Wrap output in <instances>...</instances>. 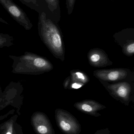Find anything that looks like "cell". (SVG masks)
Masks as SVG:
<instances>
[{
  "instance_id": "6da1fadb",
  "label": "cell",
  "mask_w": 134,
  "mask_h": 134,
  "mask_svg": "<svg viewBox=\"0 0 134 134\" xmlns=\"http://www.w3.org/2000/svg\"><path fill=\"white\" fill-rule=\"evenodd\" d=\"M38 30L41 40L52 54L56 58L64 61V44L57 23L47 17L45 13H39Z\"/></svg>"
},
{
  "instance_id": "7a4b0ae2",
  "label": "cell",
  "mask_w": 134,
  "mask_h": 134,
  "mask_svg": "<svg viewBox=\"0 0 134 134\" xmlns=\"http://www.w3.org/2000/svg\"><path fill=\"white\" fill-rule=\"evenodd\" d=\"M12 60V73L23 75H38L53 70L52 63L45 57L26 52L20 56L9 55Z\"/></svg>"
},
{
  "instance_id": "3957f363",
  "label": "cell",
  "mask_w": 134,
  "mask_h": 134,
  "mask_svg": "<svg viewBox=\"0 0 134 134\" xmlns=\"http://www.w3.org/2000/svg\"><path fill=\"white\" fill-rule=\"evenodd\" d=\"M23 90L20 82H10L0 97V111L11 105L16 109L17 114L20 115V111L23 102Z\"/></svg>"
},
{
  "instance_id": "277c9868",
  "label": "cell",
  "mask_w": 134,
  "mask_h": 134,
  "mask_svg": "<svg viewBox=\"0 0 134 134\" xmlns=\"http://www.w3.org/2000/svg\"><path fill=\"white\" fill-rule=\"evenodd\" d=\"M55 120L57 127L65 134H79L81 126L78 120L69 112L61 109L55 111Z\"/></svg>"
},
{
  "instance_id": "5b68a950",
  "label": "cell",
  "mask_w": 134,
  "mask_h": 134,
  "mask_svg": "<svg viewBox=\"0 0 134 134\" xmlns=\"http://www.w3.org/2000/svg\"><path fill=\"white\" fill-rule=\"evenodd\" d=\"M113 98L128 106L132 100V88L130 84L126 82L110 83L108 82L99 80Z\"/></svg>"
},
{
  "instance_id": "8992f818",
  "label": "cell",
  "mask_w": 134,
  "mask_h": 134,
  "mask_svg": "<svg viewBox=\"0 0 134 134\" xmlns=\"http://www.w3.org/2000/svg\"><path fill=\"white\" fill-rule=\"evenodd\" d=\"M0 4L13 19L26 30L32 28L33 24L25 12L12 0H0Z\"/></svg>"
},
{
  "instance_id": "52a82bcc",
  "label": "cell",
  "mask_w": 134,
  "mask_h": 134,
  "mask_svg": "<svg viewBox=\"0 0 134 134\" xmlns=\"http://www.w3.org/2000/svg\"><path fill=\"white\" fill-rule=\"evenodd\" d=\"M31 121L33 129L37 134H55L50 120L43 113H34L31 116Z\"/></svg>"
},
{
  "instance_id": "ba28073f",
  "label": "cell",
  "mask_w": 134,
  "mask_h": 134,
  "mask_svg": "<svg viewBox=\"0 0 134 134\" xmlns=\"http://www.w3.org/2000/svg\"><path fill=\"white\" fill-rule=\"evenodd\" d=\"M130 70L126 68H114L97 70L93 75L99 80L105 82H115L123 80L128 77Z\"/></svg>"
},
{
  "instance_id": "9c48e42d",
  "label": "cell",
  "mask_w": 134,
  "mask_h": 134,
  "mask_svg": "<svg viewBox=\"0 0 134 134\" xmlns=\"http://www.w3.org/2000/svg\"><path fill=\"white\" fill-rule=\"evenodd\" d=\"M87 59L90 65L96 68H103L113 64L105 52L98 48L90 49L87 54Z\"/></svg>"
},
{
  "instance_id": "30bf717a",
  "label": "cell",
  "mask_w": 134,
  "mask_h": 134,
  "mask_svg": "<svg viewBox=\"0 0 134 134\" xmlns=\"http://www.w3.org/2000/svg\"><path fill=\"white\" fill-rule=\"evenodd\" d=\"M74 106L77 110L83 113L96 117L101 115L98 111L106 108L105 105L92 100H83L76 102Z\"/></svg>"
},
{
  "instance_id": "8fae6325",
  "label": "cell",
  "mask_w": 134,
  "mask_h": 134,
  "mask_svg": "<svg viewBox=\"0 0 134 134\" xmlns=\"http://www.w3.org/2000/svg\"><path fill=\"white\" fill-rule=\"evenodd\" d=\"M22 4L38 13L44 12L51 19V16L44 0H19Z\"/></svg>"
},
{
  "instance_id": "7c38bea8",
  "label": "cell",
  "mask_w": 134,
  "mask_h": 134,
  "mask_svg": "<svg viewBox=\"0 0 134 134\" xmlns=\"http://www.w3.org/2000/svg\"><path fill=\"white\" fill-rule=\"evenodd\" d=\"M18 117L17 115H15L0 124V134H17L20 126L17 122Z\"/></svg>"
},
{
  "instance_id": "4fadbf2b",
  "label": "cell",
  "mask_w": 134,
  "mask_h": 134,
  "mask_svg": "<svg viewBox=\"0 0 134 134\" xmlns=\"http://www.w3.org/2000/svg\"><path fill=\"white\" fill-rule=\"evenodd\" d=\"M51 16V19L58 23L60 19V8L59 0H44Z\"/></svg>"
},
{
  "instance_id": "5bb4252c",
  "label": "cell",
  "mask_w": 134,
  "mask_h": 134,
  "mask_svg": "<svg viewBox=\"0 0 134 134\" xmlns=\"http://www.w3.org/2000/svg\"><path fill=\"white\" fill-rule=\"evenodd\" d=\"M71 81L86 84L90 81L89 76L79 69H74L70 71Z\"/></svg>"
},
{
  "instance_id": "9a60e30c",
  "label": "cell",
  "mask_w": 134,
  "mask_h": 134,
  "mask_svg": "<svg viewBox=\"0 0 134 134\" xmlns=\"http://www.w3.org/2000/svg\"><path fill=\"white\" fill-rule=\"evenodd\" d=\"M13 37L9 35L0 33V48L13 45Z\"/></svg>"
},
{
  "instance_id": "2e32d148",
  "label": "cell",
  "mask_w": 134,
  "mask_h": 134,
  "mask_svg": "<svg viewBox=\"0 0 134 134\" xmlns=\"http://www.w3.org/2000/svg\"><path fill=\"white\" fill-rule=\"evenodd\" d=\"M122 48V51L124 54H130L134 51V39H128L119 44Z\"/></svg>"
},
{
  "instance_id": "e0dca14e",
  "label": "cell",
  "mask_w": 134,
  "mask_h": 134,
  "mask_svg": "<svg viewBox=\"0 0 134 134\" xmlns=\"http://www.w3.org/2000/svg\"><path fill=\"white\" fill-rule=\"evenodd\" d=\"M75 2L76 0H66V7L68 15H71L73 12Z\"/></svg>"
},
{
  "instance_id": "ac0fdd59",
  "label": "cell",
  "mask_w": 134,
  "mask_h": 134,
  "mask_svg": "<svg viewBox=\"0 0 134 134\" xmlns=\"http://www.w3.org/2000/svg\"><path fill=\"white\" fill-rule=\"evenodd\" d=\"M84 83H79L78 82H72L71 81L70 85L68 87V89L69 90H78L80 89L85 86Z\"/></svg>"
},
{
  "instance_id": "d6986e66",
  "label": "cell",
  "mask_w": 134,
  "mask_h": 134,
  "mask_svg": "<svg viewBox=\"0 0 134 134\" xmlns=\"http://www.w3.org/2000/svg\"><path fill=\"white\" fill-rule=\"evenodd\" d=\"M111 132L109 128L101 129L97 131L94 134H110Z\"/></svg>"
},
{
  "instance_id": "ffe728a7",
  "label": "cell",
  "mask_w": 134,
  "mask_h": 134,
  "mask_svg": "<svg viewBox=\"0 0 134 134\" xmlns=\"http://www.w3.org/2000/svg\"><path fill=\"white\" fill-rule=\"evenodd\" d=\"M71 81V78L70 76H68L65 79L63 82V87L65 89H68Z\"/></svg>"
},
{
  "instance_id": "44dd1931",
  "label": "cell",
  "mask_w": 134,
  "mask_h": 134,
  "mask_svg": "<svg viewBox=\"0 0 134 134\" xmlns=\"http://www.w3.org/2000/svg\"><path fill=\"white\" fill-rule=\"evenodd\" d=\"M15 110L14 109H12V110H10L6 114H5L4 115L1 116H0V120H2L3 119H5V118H6L8 117L9 115H12L15 112Z\"/></svg>"
},
{
  "instance_id": "7402d4cb",
  "label": "cell",
  "mask_w": 134,
  "mask_h": 134,
  "mask_svg": "<svg viewBox=\"0 0 134 134\" xmlns=\"http://www.w3.org/2000/svg\"><path fill=\"white\" fill-rule=\"evenodd\" d=\"M17 134H24L23 133V130H22V128L21 126H20L19 127L18 131H17Z\"/></svg>"
},
{
  "instance_id": "603a6c76",
  "label": "cell",
  "mask_w": 134,
  "mask_h": 134,
  "mask_svg": "<svg viewBox=\"0 0 134 134\" xmlns=\"http://www.w3.org/2000/svg\"><path fill=\"white\" fill-rule=\"evenodd\" d=\"M0 23H2L5 24H9L8 23L7 21H6L4 20L3 19H2V18H1V17H0Z\"/></svg>"
},
{
  "instance_id": "cb8c5ba5",
  "label": "cell",
  "mask_w": 134,
  "mask_h": 134,
  "mask_svg": "<svg viewBox=\"0 0 134 134\" xmlns=\"http://www.w3.org/2000/svg\"><path fill=\"white\" fill-rule=\"evenodd\" d=\"M2 90L1 88V86H0V97L1 96L2 94Z\"/></svg>"
}]
</instances>
